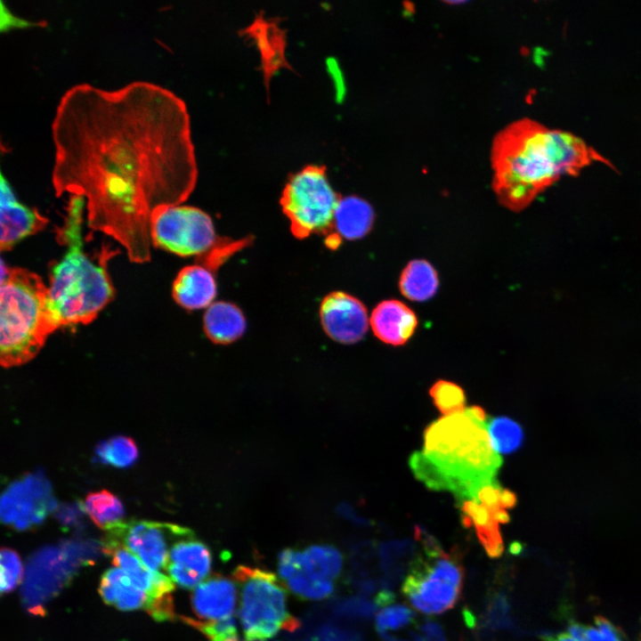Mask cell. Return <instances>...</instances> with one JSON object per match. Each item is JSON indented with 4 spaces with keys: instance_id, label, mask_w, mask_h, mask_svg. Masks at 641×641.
<instances>
[{
    "instance_id": "1",
    "label": "cell",
    "mask_w": 641,
    "mask_h": 641,
    "mask_svg": "<svg viewBox=\"0 0 641 641\" xmlns=\"http://www.w3.org/2000/svg\"><path fill=\"white\" fill-rule=\"evenodd\" d=\"M51 130L56 195L83 197L88 227L130 261L148 262L151 215L180 205L197 182L185 102L149 81L113 90L80 83L61 95Z\"/></svg>"
},
{
    "instance_id": "2",
    "label": "cell",
    "mask_w": 641,
    "mask_h": 641,
    "mask_svg": "<svg viewBox=\"0 0 641 641\" xmlns=\"http://www.w3.org/2000/svg\"><path fill=\"white\" fill-rule=\"evenodd\" d=\"M492 188L499 203L513 211L564 175H576L595 161L606 160L575 134L522 118L501 129L491 145Z\"/></svg>"
},
{
    "instance_id": "3",
    "label": "cell",
    "mask_w": 641,
    "mask_h": 641,
    "mask_svg": "<svg viewBox=\"0 0 641 641\" xmlns=\"http://www.w3.org/2000/svg\"><path fill=\"white\" fill-rule=\"evenodd\" d=\"M502 462L492 447L484 410L471 406L431 422L422 450L411 454L409 467L428 489L462 500L475 499L483 486L495 481Z\"/></svg>"
},
{
    "instance_id": "4",
    "label": "cell",
    "mask_w": 641,
    "mask_h": 641,
    "mask_svg": "<svg viewBox=\"0 0 641 641\" xmlns=\"http://www.w3.org/2000/svg\"><path fill=\"white\" fill-rule=\"evenodd\" d=\"M85 202L70 195L58 238L67 247L50 270L49 305L59 328L92 322L113 299L115 289L107 270L110 251L98 262L83 250L82 223Z\"/></svg>"
},
{
    "instance_id": "5",
    "label": "cell",
    "mask_w": 641,
    "mask_h": 641,
    "mask_svg": "<svg viewBox=\"0 0 641 641\" xmlns=\"http://www.w3.org/2000/svg\"><path fill=\"white\" fill-rule=\"evenodd\" d=\"M0 362L10 368L33 359L59 329L49 305V290L37 273L1 264Z\"/></svg>"
},
{
    "instance_id": "6",
    "label": "cell",
    "mask_w": 641,
    "mask_h": 641,
    "mask_svg": "<svg viewBox=\"0 0 641 641\" xmlns=\"http://www.w3.org/2000/svg\"><path fill=\"white\" fill-rule=\"evenodd\" d=\"M423 546L402 585V592L418 611L438 614L452 608L459 598L463 568L455 555L445 552L423 528L416 527Z\"/></svg>"
},
{
    "instance_id": "7",
    "label": "cell",
    "mask_w": 641,
    "mask_h": 641,
    "mask_svg": "<svg viewBox=\"0 0 641 641\" xmlns=\"http://www.w3.org/2000/svg\"><path fill=\"white\" fill-rule=\"evenodd\" d=\"M340 197L332 188L326 167L307 165L293 174L282 191L280 204L298 239L334 232V216Z\"/></svg>"
},
{
    "instance_id": "8",
    "label": "cell",
    "mask_w": 641,
    "mask_h": 641,
    "mask_svg": "<svg viewBox=\"0 0 641 641\" xmlns=\"http://www.w3.org/2000/svg\"><path fill=\"white\" fill-rule=\"evenodd\" d=\"M241 590L239 618L247 641H264L299 621L287 608L286 592L271 572L239 565L233 573Z\"/></svg>"
},
{
    "instance_id": "9",
    "label": "cell",
    "mask_w": 641,
    "mask_h": 641,
    "mask_svg": "<svg viewBox=\"0 0 641 641\" xmlns=\"http://www.w3.org/2000/svg\"><path fill=\"white\" fill-rule=\"evenodd\" d=\"M150 232L154 247L197 259L207 255L221 239L210 215L191 206L174 205L155 210Z\"/></svg>"
},
{
    "instance_id": "10",
    "label": "cell",
    "mask_w": 641,
    "mask_h": 641,
    "mask_svg": "<svg viewBox=\"0 0 641 641\" xmlns=\"http://www.w3.org/2000/svg\"><path fill=\"white\" fill-rule=\"evenodd\" d=\"M186 528L151 521L120 522L107 530L102 543L118 544L135 555L152 571L166 570L174 540Z\"/></svg>"
},
{
    "instance_id": "11",
    "label": "cell",
    "mask_w": 641,
    "mask_h": 641,
    "mask_svg": "<svg viewBox=\"0 0 641 641\" xmlns=\"http://www.w3.org/2000/svg\"><path fill=\"white\" fill-rule=\"evenodd\" d=\"M105 554L112 557L113 564L125 571L134 583L149 597L146 611L157 621L174 618L171 596L174 581L166 575L148 568L135 555L121 545L102 543Z\"/></svg>"
},
{
    "instance_id": "12",
    "label": "cell",
    "mask_w": 641,
    "mask_h": 641,
    "mask_svg": "<svg viewBox=\"0 0 641 641\" xmlns=\"http://www.w3.org/2000/svg\"><path fill=\"white\" fill-rule=\"evenodd\" d=\"M53 507L49 485L43 478L29 476L4 492L1 517L6 524L25 530L40 523Z\"/></svg>"
},
{
    "instance_id": "13",
    "label": "cell",
    "mask_w": 641,
    "mask_h": 641,
    "mask_svg": "<svg viewBox=\"0 0 641 641\" xmlns=\"http://www.w3.org/2000/svg\"><path fill=\"white\" fill-rule=\"evenodd\" d=\"M320 320L323 330L332 340L345 345L361 341L369 328L365 305L344 291H333L322 299Z\"/></svg>"
},
{
    "instance_id": "14",
    "label": "cell",
    "mask_w": 641,
    "mask_h": 641,
    "mask_svg": "<svg viewBox=\"0 0 641 641\" xmlns=\"http://www.w3.org/2000/svg\"><path fill=\"white\" fill-rule=\"evenodd\" d=\"M211 564L209 548L186 528L171 546L166 571L181 588H193L209 574Z\"/></svg>"
},
{
    "instance_id": "15",
    "label": "cell",
    "mask_w": 641,
    "mask_h": 641,
    "mask_svg": "<svg viewBox=\"0 0 641 641\" xmlns=\"http://www.w3.org/2000/svg\"><path fill=\"white\" fill-rule=\"evenodd\" d=\"M0 248L7 251L21 239L43 230L48 219L37 208H30L15 197L9 182L1 174L0 182Z\"/></svg>"
},
{
    "instance_id": "16",
    "label": "cell",
    "mask_w": 641,
    "mask_h": 641,
    "mask_svg": "<svg viewBox=\"0 0 641 641\" xmlns=\"http://www.w3.org/2000/svg\"><path fill=\"white\" fill-rule=\"evenodd\" d=\"M369 324L380 341L398 346L405 344L414 334L418 319L405 304L390 299L382 301L374 308Z\"/></svg>"
},
{
    "instance_id": "17",
    "label": "cell",
    "mask_w": 641,
    "mask_h": 641,
    "mask_svg": "<svg viewBox=\"0 0 641 641\" xmlns=\"http://www.w3.org/2000/svg\"><path fill=\"white\" fill-rule=\"evenodd\" d=\"M199 621H217L231 618L236 606V588L227 578L215 576L200 583L191 596Z\"/></svg>"
},
{
    "instance_id": "18",
    "label": "cell",
    "mask_w": 641,
    "mask_h": 641,
    "mask_svg": "<svg viewBox=\"0 0 641 641\" xmlns=\"http://www.w3.org/2000/svg\"><path fill=\"white\" fill-rule=\"evenodd\" d=\"M214 273L199 264L183 267L173 282V298L190 311L209 307L217 292Z\"/></svg>"
},
{
    "instance_id": "19",
    "label": "cell",
    "mask_w": 641,
    "mask_h": 641,
    "mask_svg": "<svg viewBox=\"0 0 641 641\" xmlns=\"http://www.w3.org/2000/svg\"><path fill=\"white\" fill-rule=\"evenodd\" d=\"M463 524L472 528L479 541L491 556H499L504 548L499 525L502 518L476 499L460 500Z\"/></svg>"
},
{
    "instance_id": "20",
    "label": "cell",
    "mask_w": 641,
    "mask_h": 641,
    "mask_svg": "<svg viewBox=\"0 0 641 641\" xmlns=\"http://www.w3.org/2000/svg\"><path fill=\"white\" fill-rule=\"evenodd\" d=\"M246 328L242 311L230 302H214L207 308L203 317L205 334L214 344H231L244 335Z\"/></svg>"
},
{
    "instance_id": "21",
    "label": "cell",
    "mask_w": 641,
    "mask_h": 641,
    "mask_svg": "<svg viewBox=\"0 0 641 641\" xmlns=\"http://www.w3.org/2000/svg\"><path fill=\"white\" fill-rule=\"evenodd\" d=\"M99 591L106 604L122 611L146 610L149 604L147 594L120 568H111L103 573Z\"/></svg>"
},
{
    "instance_id": "22",
    "label": "cell",
    "mask_w": 641,
    "mask_h": 641,
    "mask_svg": "<svg viewBox=\"0 0 641 641\" xmlns=\"http://www.w3.org/2000/svg\"><path fill=\"white\" fill-rule=\"evenodd\" d=\"M374 222L372 207L363 199H340L334 216V231L346 239H358L369 233Z\"/></svg>"
},
{
    "instance_id": "23",
    "label": "cell",
    "mask_w": 641,
    "mask_h": 641,
    "mask_svg": "<svg viewBox=\"0 0 641 641\" xmlns=\"http://www.w3.org/2000/svg\"><path fill=\"white\" fill-rule=\"evenodd\" d=\"M439 285L434 268L426 260L410 261L401 273L399 288L410 300L422 302L434 296Z\"/></svg>"
},
{
    "instance_id": "24",
    "label": "cell",
    "mask_w": 641,
    "mask_h": 641,
    "mask_svg": "<svg viewBox=\"0 0 641 641\" xmlns=\"http://www.w3.org/2000/svg\"><path fill=\"white\" fill-rule=\"evenodd\" d=\"M340 552L329 545H314L298 551V566L310 577L332 581L342 569Z\"/></svg>"
},
{
    "instance_id": "25",
    "label": "cell",
    "mask_w": 641,
    "mask_h": 641,
    "mask_svg": "<svg viewBox=\"0 0 641 641\" xmlns=\"http://www.w3.org/2000/svg\"><path fill=\"white\" fill-rule=\"evenodd\" d=\"M83 508L98 527L106 531L122 522L125 515L120 499L107 490L88 493Z\"/></svg>"
},
{
    "instance_id": "26",
    "label": "cell",
    "mask_w": 641,
    "mask_h": 641,
    "mask_svg": "<svg viewBox=\"0 0 641 641\" xmlns=\"http://www.w3.org/2000/svg\"><path fill=\"white\" fill-rule=\"evenodd\" d=\"M493 449L499 454H511L521 448L524 433L519 423L506 416L494 417L487 422Z\"/></svg>"
},
{
    "instance_id": "27",
    "label": "cell",
    "mask_w": 641,
    "mask_h": 641,
    "mask_svg": "<svg viewBox=\"0 0 641 641\" xmlns=\"http://www.w3.org/2000/svg\"><path fill=\"white\" fill-rule=\"evenodd\" d=\"M95 455L101 463L125 468L136 461L138 449L130 437L118 435L99 443Z\"/></svg>"
},
{
    "instance_id": "28",
    "label": "cell",
    "mask_w": 641,
    "mask_h": 641,
    "mask_svg": "<svg viewBox=\"0 0 641 641\" xmlns=\"http://www.w3.org/2000/svg\"><path fill=\"white\" fill-rule=\"evenodd\" d=\"M473 499L499 515L506 523L510 521L507 510L517 504L516 494L501 486L497 480L483 486Z\"/></svg>"
},
{
    "instance_id": "29",
    "label": "cell",
    "mask_w": 641,
    "mask_h": 641,
    "mask_svg": "<svg viewBox=\"0 0 641 641\" xmlns=\"http://www.w3.org/2000/svg\"><path fill=\"white\" fill-rule=\"evenodd\" d=\"M429 395L438 410L446 416L465 410L467 402L465 391L454 382L437 380L429 389Z\"/></svg>"
},
{
    "instance_id": "30",
    "label": "cell",
    "mask_w": 641,
    "mask_h": 641,
    "mask_svg": "<svg viewBox=\"0 0 641 641\" xmlns=\"http://www.w3.org/2000/svg\"><path fill=\"white\" fill-rule=\"evenodd\" d=\"M285 581L294 594L305 599H323L329 596L334 590L332 581L315 580L304 573L299 566Z\"/></svg>"
},
{
    "instance_id": "31",
    "label": "cell",
    "mask_w": 641,
    "mask_h": 641,
    "mask_svg": "<svg viewBox=\"0 0 641 641\" xmlns=\"http://www.w3.org/2000/svg\"><path fill=\"white\" fill-rule=\"evenodd\" d=\"M252 242L251 237L231 239L221 237L218 243L204 256L198 258V263L213 272H215L235 253L247 247Z\"/></svg>"
},
{
    "instance_id": "32",
    "label": "cell",
    "mask_w": 641,
    "mask_h": 641,
    "mask_svg": "<svg viewBox=\"0 0 641 641\" xmlns=\"http://www.w3.org/2000/svg\"><path fill=\"white\" fill-rule=\"evenodd\" d=\"M414 620L413 612L401 604H388L377 615L378 633L385 639L389 631L398 630L410 625Z\"/></svg>"
},
{
    "instance_id": "33",
    "label": "cell",
    "mask_w": 641,
    "mask_h": 641,
    "mask_svg": "<svg viewBox=\"0 0 641 641\" xmlns=\"http://www.w3.org/2000/svg\"><path fill=\"white\" fill-rule=\"evenodd\" d=\"M185 621L202 632L209 641H234L238 639L236 622L233 617L217 621H201L184 618Z\"/></svg>"
},
{
    "instance_id": "34",
    "label": "cell",
    "mask_w": 641,
    "mask_h": 641,
    "mask_svg": "<svg viewBox=\"0 0 641 641\" xmlns=\"http://www.w3.org/2000/svg\"><path fill=\"white\" fill-rule=\"evenodd\" d=\"M22 578V564L19 555L9 548L1 550V593L12 591Z\"/></svg>"
},
{
    "instance_id": "35",
    "label": "cell",
    "mask_w": 641,
    "mask_h": 641,
    "mask_svg": "<svg viewBox=\"0 0 641 641\" xmlns=\"http://www.w3.org/2000/svg\"><path fill=\"white\" fill-rule=\"evenodd\" d=\"M595 623L606 641H625L623 633L607 619L596 616Z\"/></svg>"
},
{
    "instance_id": "36",
    "label": "cell",
    "mask_w": 641,
    "mask_h": 641,
    "mask_svg": "<svg viewBox=\"0 0 641 641\" xmlns=\"http://www.w3.org/2000/svg\"><path fill=\"white\" fill-rule=\"evenodd\" d=\"M586 629L587 627L584 625L574 621H571L568 625V634L577 641H585L588 639L586 636Z\"/></svg>"
},
{
    "instance_id": "37",
    "label": "cell",
    "mask_w": 641,
    "mask_h": 641,
    "mask_svg": "<svg viewBox=\"0 0 641 641\" xmlns=\"http://www.w3.org/2000/svg\"><path fill=\"white\" fill-rule=\"evenodd\" d=\"M544 641H577L572 636L566 633L559 634H545L542 636Z\"/></svg>"
}]
</instances>
